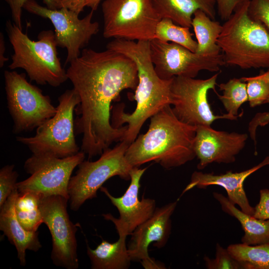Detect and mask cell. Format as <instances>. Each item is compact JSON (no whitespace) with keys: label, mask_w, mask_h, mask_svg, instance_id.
I'll list each match as a JSON object with an SVG mask.
<instances>
[{"label":"cell","mask_w":269,"mask_h":269,"mask_svg":"<svg viewBox=\"0 0 269 269\" xmlns=\"http://www.w3.org/2000/svg\"><path fill=\"white\" fill-rule=\"evenodd\" d=\"M213 195L223 212L240 222L245 233L241 240L242 243L250 245L269 243V220L257 219L243 212L221 193L214 192Z\"/></svg>","instance_id":"cell-22"},{"label":"cell","mask_w":269,"mask_h":269,"mask_svg":"<svg viewBox=\"0 0 269 269\" xmlns=\"http://www.w3.org/2000/svg\"><path fill=\"white\" fill-rule=\"evenodd\" d=\"M18 194L16 188L0 207V230L15 246L20 264L24 266L26 251L37 252L42 246L39 240L38 232L26 231L16 218L15 202Z\"/></svg>","instance_id":"cell-19"},{"label":"cell","mask_w":269,"mask_h":269,"mask_svg":"<svg viewBox=\"0 0 269 269\" xmlns=\"http://www.w3.org/2000/svg\"><path fill=\"white\" fill-rule=\"evenodd\" d=\"M227 249L240 262L242 269H269V243L234 244L230 245Z\"/></svg>","instance_id":"cell-24"},{"label":"cell","mask_w":269,"mask_h":269,"mask_svg":"<svg viewBox=\"0 0 269 269\" xmlns=\"http://www.w3.org/2000/svg\"><path fill=\"white\" fill-rule=\"evenodd\" d=\"M241 79L247 83L248 101L252 108L266 104L269 98V81L259 77H244Z\"/></svg>","instance_id":"cell-28"},{"label":"cell","mask_w":269,"mask_h":269,"mask_svg":"<svg viewBox=\"0 0 269 269\" xmlns=\"http://www.w3.org/2000/svg\"><path fill=\"white\" fill-rule=\"evenodd\" d=\"M219 87L223 92V95L216 94L227 114L240 117V115H238L239 109L248 100L246 82L241 78H234L226 83L220 84Z\"/></svg>","instance_id":"cell-27"},{"label":"cell","mask_w":269,"mask_h":269,"mask_svg":"<svg viewBox=\"0 0 269 269\" xmlns=\"http://www.w3.org/2000/svg\"><path fill=\"white\" fill-rule=\"evenodd\" d=\"M249 2L225 21L217 44L225 65L243 69L269 68V32L249 16Z\"/></svg>","instance_id":"cell-4"},{"label":"cell","mask_w":269,"mask_h":269,"mask_svg":"<svg viewBox=\"0 0 269 269\" xmlns=\"http://www.w3.org/2000/svg\"><path fill=\"white\" fill-rule=\"evenodd\" d=\"M155 38L166 42H174L196 52L197 41L192 37L190 27L175 23L171 19L162 18L155 28Z\"/></svg>","instance_id":"cell-26"},{"label":"cell","mask_w":269,"mask_h":269,"mask_svg":"<svg viewBox=\"0 0 269 269\" xmlns=\"http://www.w3.org/2000/svg\"><path fill=\"white\" fill-rule=\"evenodd\" d=\"M85 157V153L81 150L65 158L48 154H32L24 164L25 171L30 176L17 183L18 193L60 195L69 200L68 188L71 175Z\"/></svg>","instance_id":"cell-10"},{"label":"cell","mask_w":269,"mask_h":269,"mask_svg":"<svg viewBox=\"0 0 269 269\" xmlns=\"http://www.w3.org/2000/svg\"><path fill=\"white\" fill-rule=\"evenodd\" d=\"M191 27L198 44L196 53L203 56L221 53L217 40L222 31V25L219 21L211 19L203 10L198 9L193 15Z\"/></svg>","instance_id":"cell-23"},{"label":"cell","mask_w":269,"mask_h":269,"mask_svg":"<svg viewBox=\"0 0 269 269\" xmlns=\"http://www.w3.org/2000/svg\"><path fill=\"white\" fill-rule=\"evenodd\" d=\"M40 195L35 192L18 193L15 202L16 218L27 231L37 232L43 223L39 208Z\"/></svg>","instance_id":"cell-25"},{"label":"cell","mask_w":269,"mask_h":269,"mask_svg":"<svg viewBox=\"0 0 269 269\" xmlns=\"http://www.w3.org/2000/svg\"><path fill=\"white\" fill-rule=\"evenodd\" d=\"M206 268L208 269H242L239 262L234 259L227 249L219 243L216 246V256L214 259L204 257Z\"/></svg>","instance_id":"cell-29"},{"label":"cell","mask_w":269,"mask_h":269,"mask_svg":"<svg viewBox=\"0 0 269 269\" xmlns=\"http://www.w3.org/2000/svg\"><path fill=\"white\" fill-rule=\"evenodd\" d=\"M103 0H85V5L90 7L93 11L96 10L101 1Z\"/></svg>","instance_id":"cell-38"},{"label":"cell","mask_w":269,"mask_h":269,"mask_svg":"<svg viewBox=\"0 0 269 269\" xmlns=\"http://www.w3.org/2000/svg\"><path fill=\"white\" fill-rule=\"evenodd\" d=\"M68 199L60 195H40L39 208L43 223L52 237L51 258L56 266L77 269L79 261L76 238L77 226L70 220L67 212Z\"/></svg>","instance_id":"cell-14"},{"label":"cell","mask_w":269,"mask_h":269,"mask_svg":"<svg viewBox=\"0 0 269 269\" xmlns=\"http://www.w3.org/2000/svg\"><path fill=\"white\" fill-rule=\"evenodd\" d=\"M196 128L181 121L168 106L152 116L147 131L130 144L126 158L133 167L151 161L166 169L181 166L196 157Z\"/></svg>","instance_id":"cell-3"},{"label":"cell","mask_w":269,"mask_h":269,"mask_svg":"<svg viewBox=\"0 0 269 269\" xmlns=\"http://www.w3.org/2000/svg\"><path fill=\"white\" fill-rule=\"evenodd\" d=\"M219 73L209 78L197 79L183 76L174 77L171 92L172 111L182 122L193 126H211L219 119L237 120L238 117L228 114H214L208 100L210 90L216 94V85Z\"/></svg>","instance_id":"cell-11"},{"label":"cell","mask_w":269,"mask_h":269,"mask_svg":"<svg viewBox=\"0 0 269 269\" xmlns=\"http://www.w3.org/2000/svg\"><path fill=\"white\" fill-rule=\"evenodd\" d=\"M147 168L133 167L130 173L131 183L124 194L120 197L112 196L103 186L100 189L117 208L120 218H115L111 214H103L106 220L111 221L117 232L131 235L134 230L153 214L156 209L154 199L138 198L140 180Z\"/></svg>","instance_id":"cell-15"},{"label":"cell","mask_w":269,"mask_h":269,"mask_svg":"<svg viewBox=\"0 0 269 269\" xmlns=\"http://www.w3.org/2000/svg\"><path fill=\"white\" fill-rule=\"evenodd\" d=\"M66 73L80 99L75 110L78 116L74 129L75 135H82L81 151L89 159L100 155L114 142L121 141L127 130V126H112L111 104L123 90H135L136 64L114 50L85 48L69 63Z\"/></svg>","instance_id":"cell-1"},{"label":"cell","mask_w":269,"mask_h":269,"mask_svg":"<svg viewBox=\"0 0 269 269\" xmlns=\"http://www.w3.org/2000/svg\"><path fill=\"white\" fill-rule=\"evenodd\" d=\"M266 104H269V98ZM269 123V112L259 113L252 119L249 124L248 130L251 138L256 145V131L259 127H264Z\"/></svg>","instance_id":"cell-35"},{"label":"cell","mask_w":269,"mask_h":269,"mask_svg":"<svg viewBox=\"0 0 269 269\" xmlns=\"http://www.w3.org/2000/svg\"><path fill=\"white\" fill-rule=\"evenodd\" d=\"M248 137L247 134L217 131L211 126H197L194 142V152L199 160L197 168L203 169L213 162H234Z\"/></svg>","instance_id":"cell-17"},{"label":"cell","mask_w":269,"mask_h":269,"mask_svg":"<svg viewBox=\"0 0 269 269\" xmlns=\"http://www.w3.org/2000/svg\"><path fill=\"white\" fill-rule=\"evenodd\" d=\"M103 36L133 41L155 38L161 16L152 0H104Z\"/></svg>","instance_id":"cell-7"},{"label":"cell","mask_w":269,"mask_h":269,"mask_svg":"<svg viewBox=\"0 0 269 269\" xmlns=\"http://www.w3.org/2000/svg\"><path fill=\"white\" fill-rule=\"evenodd\" d=\"M129 145L121 141L113 148L104 150L98 160H84L79 164L68 188V201L73 211H77L86 200L96 197L98 189L110 178L119 176L127 180L130 179L133 167L125 157Z\"/></svg>","instance_id":"cell-8"},{"label":"cell","mask_w":269,"mask_h":269,"mask_svg":"<svg viewBox=\"0 0 269 269\" xmlns=\"http://www.w3.org/2000/svg\"><path fill=\"white\" fill-rule=\"evenodd\" d=\"M119 238L115 243L103 239L95 249L87 246V253L93 269H127L130 266V259L126 247V233L118 232Z\"/></svg>","instance_id":"cell-21"},{"label":"cell","mask_w":269,"mask_h":269,"mask_svg":"<svg viewBox=\"0 0 269 269\" xmlns=\"http://www.w3.org/2000/svg\"><path fill=\"white\" fill-rule=\"evenodd\" d=\"M177 204L176 201L156 208L152 215L132 233L128 247L131 261L141 262L145 269L158 267L159 263L149 256L148 248L152 243L157 248L166 245L171 232L170 218Z\"/></svg>","instance_id":"cell-16"},{"label":"cell","mask_w":269,"mask_h":269,"mask_svg":"<svg viewBox=\"0 0 269 269\" xmlns=\"http://www.w3.org/2000/svg\"><path fill=\"white\" fill-rule=\"evenodd\" d=\"M106 47L128 56L137 67L138 83L134 96L136 102L134 111L131 114L126 113L125 106L119 104L112 110L111 117L114 128L127 124V130L121 141L131 144L148 119L171 105V86L173 78L164 80L157 75L151 59L149 41L114 39Z\"/></svg>","instance_id":"cell-2"},{"label":"cell","mask_w":269,"mask_h":269,"mask_svg":"<svg viewBox=\"0 0 269 269\" xmlns=\"http://www.w3.org/2000/svg\"><path fill=\"white\" fill-rule=\"evenodd\" d=\"M162 18L171 19L175 23L185 27H191L194 12L201 9L211 19L216 14V0H152Z\"/></svg>","instance_id":"cell-20"},{"label":"cell","mask_w":269,"mask_h":269,"mask_svg":"<svg viewBox=\"0 0 269 269\" xmlns=\"http://www.w3.org/2000/svg\"><path fill=\"white\" fill-rule=\"evenodd\" d=\"M5 29L13 50L8 65L10 70L23 69L31 81L41 85L57 87L68 79L58 56L52 30L41 31L38 40L34 41L10 20L6 21Z\"/></svg>","instance_id":"cell-5"},{"label":"cell","mask_w":269,"mask_h":269,"mask_svg":"<svg viewBox=\"0 0 269 269\" xmlns=\"http://www.w3.org/2000/svg\"><path fill=\"white\" fill-rule=\"evenodd\" d=\"M259 77L269 81V70L266 72H263L257 75Z\"/></svg>","instance_id":"cell-39"},{"label":"cell","mask_w":269,"mask_h":269,"mask_svg":"<svg viewBox=\"0 0 269 269\" xmlns=\"http://www.w3.org/2000/svg\"><path fill=\"white\" fill-rule=\"evenodd\" d=\"M5 45L4 42V36L1 32L0 33V67H2L4 63L8 60V58L5 57Z\"/></svg>","instance_id":"cell-37"},{"label":"cell","mask_w":269,"mask_h":269,"mask_svg":"<svg viewBox=\"0 0 269 269\" xmlns=\"http://www.w3.org/2000/svg\"><path fill=\"white\" fill-rule=\"evenodd\" d=\"M23 8L28 12L48 19L55 29L57 46L65 48V64L78 58L81 51L100 29L99 23L92 21L94 11L80 19L79 14L66 7L52 9L39 4L35 0H26Z\"/></svg>","instance_id":"cell-12"},{"label":"cell","mask_w":269,"mask_h":269,"mask_svg":"<svg viewBox=\"0 0 269 269\" xmlns=\"http://www.w3.org/2000/svg\"><path fill=\"white\" fill-rule=\"evenodd\" d=\"M85 0H59L61 8L66 7L78 14L82 12L85 6Z\"/></svg>","instance_id":"cell-36"},{"label":"cell","mask_w":269,"mask_h":269,"mask_svg":"<svg viewBox=\"0 0 269 269\" xmlns=\"http://www.w3.org/2000/svg\"><path fill=\"white\" fill-rule=\"evenodd\" d=\"M8 4L11 12L13 22L22 29V9L26 0H4ZM48 8L52 9L61 8L59 0H42Z\"/></svg>","instance_id":"cell-32"},{"label":"cell","mask_w":269,"mask_h":269,"mask_svg":"<svg viewBox=\"0 0 269 269\" xmlns=\"http://www.w3.org/2000/svg\"><path fill=\"white\" fill-rule=\"evenodd\" d=\"M251 0H216L217 11L222 20L226 21L242 4Z\"/></svg>","instance_id":"cell-33"},{"label":"cell","mask_w":269,"mask_h":269,"mask_svg":"<svg viewBox=\"0 0 269 269\" xmlns=\"http://www.w3.org/2000/svg\"><path fill=\"white\" fill-rule=\"evenodd\" d=\"M268 165L269 156L257 165L239 172L228 171L224 174H215L194 171L182 194L194 187L205 189L210 185H218L225 189L228 198L233 204L238 205L243 212L253 216L254 207L249 203L244 188V182L252 173Z\"/></svg>","instance_id":"cell-18"},{"label":"cell","mask_w":269,"mask_h":269,"mask_svg":"<svg viewBox=\"0 0 269 269\" xmlns=\"http://www.w3.org/2000/svg\"><path fill=\"white\" fill-rule=\"evenodd\" d=\"M13 164L6 165L0 170V207L16 189L18 174Z\"/></svg>","instance_id":"cell-30"},{"label":"cell","mask_w":269,"mask_h":269,"mask_svg":"<svg viewBox=\"0 0 269 269\" xmlns=\"http://www.w3.org/2000/svg\"><path fill=\"white\" fill-rule=\"evenodd\" d=\"M254 217L262 220H269V189H262L260 191L259 203L254 207Z\"/></svg>","instance_id":"cell-34"},{"label":"cell","mask_w":269,"mask_h":269,"mask_svg":"<svg viewBox=\"0 0 269 269\" xmlns=\"http://www.w3.org/2000/svg\"><path fill=\"white\" fill-rule=\"evenodd\" d=\"M248 14L252 19L262 24L269 32V0H251Z\"/></svg>","instance_id":"cell-31"},{"label":"cell","mask_w":269,"mask_h":269,"mask_svg":"<svg viewBox=\"0 0 269 269\" xmlns=\"http://www.w3.org/2000/svg\"><path fill=\"white\" fill-rule=\"evenodd\" d=\"M4 78L14 133L31 131L55 115L56 107L52 104L50 97L28 82L24 74L5 70Z\"/></svg>","instance_id":"cell-9"},{"label":"cell","mask_w":269,"mask_h":269,"mask_svg":"<svg viewBox=\"0 0 269 269\" xmlns=\"http://www.w3.org/2000/svg\"><path fill=\"white\" fill-rule=\"evenodd\" d=\"M54 116L36 129L33 136H16V140L26 146L32 154H48L65 158L78 153L75 140L74 112L80 99L73 88L58 97Z\"/></svg>","instance_id":"cell-6"},{"label":"cell","mask_w":269,"mask_h":269,"mask_svg":"<svg viewBox=\"0 0 269 269\" xmlns=\"http://www.w3.org/2000/svg\"><path fill=\"white\" fill-rule=\"evenodd\" d=\"M152 62L157 75L170 80L176 76L196 77L200 71L218 72L225 65L222 53L203 56L174 42L149 41Z\"/></svg>","instance_id":"cell-13"}]
</instances>
